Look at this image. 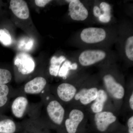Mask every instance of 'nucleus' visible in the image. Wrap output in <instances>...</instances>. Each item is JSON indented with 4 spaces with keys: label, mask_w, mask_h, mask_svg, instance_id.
<instances>
[{
    "label": "nucleus",
    "mask_w": 133,
    "mask_h": 133,
    "mask_svg": "<svg viewBox=\"0 0 133 133\" xmlns=\"http://www.w3.org/2000/svg\"><path fill=\"white\" fill-rule=\"evenodd\" d=\"M47 85L46 79L41 76L37 77L27 82L21 93L31 95L41 94L47 88Z\"/></svg>",
    "instance_id": "12"
},
{
    "label": "nucleus",
    "mask_w": 133,
    "mask_h": 133,
    "mask_svg": "<svg viewBox=\"0 0 133 133\" xmlns=\"http://www.w3.org/2000/svg\"><path fill=\"white\" fill-rule=\"evenodd\" d=\"M51 1L50 0H36V5L40 7H44L48 3Z\"/></svg>",
    "instance_id": "27"
},
{
    "label": "nucleus",
    "mask_w": 133,
    "mask_h": 133,
    "mask_svg": "<svg viewBox=\"0 0 133 133\" xmlns=\"http://www.w3.org/2000/svg\"><path fill=\"white\" fill-rule=\"evenodd\" d=\"M70 70H72L71 63L70 61L67 60L65 61L60 67L58 75L59 77H63L64 79H66Z\"/></svg>",
    "instance_id": "21"
},
{
    "label": "nucleus",
    "mask_w": 133,
    "mask_h": 133,
    "mask_svg": "<svg viewBox=\"0 0 133 133\" xmlns=\"http://www.w3.org/2000/svg\"><path fill=\"white\" fill-rule=\"evenodd\" d=\"M33 44V42L31 41V42H29L27 44V45H26V49H30L31 48V47H32Z\"/></svg>",
    "instance_id": "30"
},
{
    "label": "nucleus",
    "mask_w": 133,
    "mask_h": 133,
    "mask_svg": "<svg viewBox=\"0 0 133 133\" xmlns=\"http://www.w3.org/2000/svg\"><path fill=\"white\" fill-rule=\"evenodd\" d=\"M100 9L102 14L105 15H111V6L109 4L105 2H102L100 4Z\"/></svg>",
    "instance_id": "22"
},
{
    "label": "nucleus",
    "mask_w": 133,
    "mask_h": 133,
    "mask_svg": "<svg viewBox=\"0 0 133 133\" xmlns=\"http://www.w3.org/2000/svg\"><path fill=\"white\" fill-rule=\"evenodd\" d=\"M116 111L115 109H108L91 114L92 115L90 117L95 133H119L121 128Z\"/></svg>",
    "instance_id": "2"
},
{
    "label": "nucleus",
    "mask_w": 133,
    "mask_h": 133,
    "mask_svg": "<svg viewBox=\"0 0 133 133\" xmlns=\"http://www.w3.org/2000/svg\"><path fill=\"white\" fill-rule=\"evenodd\" d=\"M66 60V58L64 56H61L59 57L54 56L51 58L50 60L51 64H56L61 65L62 63Z\"/></svg>",
    "instance_id": "24"
},
{
    "label": "nucleus",
    "mask_w": 133,
    "mask_h": 133,
    "mask_svg": "<svg viewBox=\"0 0 133 133\" xmlns=\"http://www.w3.org/2000/svg\"><path fill=\"white\" fill-rule=\"evenodd\" d=\"M23 130L21 123L18 124L12 118L0 114V133H20Z\"/></svg>",
    "instance_id": "15"
},
{
    "label": "nucleus",
    "mask_w": 133,
    "mask_h": 133,
    "mask_svg": "<svg viewBox=\"0 0 133 133\" xmlns=\"http://www.w3.org/2000/svg\"><path fill=\"white\" fill-rule=\"evenodd\" d=\"M20 133H28L27 132H26V131H25V130H24V129H23V131H22Z\"/></svg>",
    "instance_id": "31"
},
{
    "label": "nucleus",
    "mask_w": 133,
    "mask_h": 133,
    "mask_svg": "<svg viewBox=\"0 0 133 133\" xmlns=\"http://www.w3.org/2000/svg\"><path fill=\"white\" fill-rule=\"evenodd\" d=\"M99 20L100 21L103 23H108L111 19V15H107L102 14L99 17Z\"/></svg>",
    "instance_id": "26"
},
{
    "label": "nucleus",
    "mask_w": 133,
    "mask_h": 133,
    "mask_svg": "<svg viewBox=\"0 0 133 133\" xmlns=\"http://www.w3.org/2000/svg\"><path fill=\"white\" fill-rule=\"evenodd\" d=\"M0 42L5 46H8L12 43L11 36L6 29H0Z\"/></svg>",
    "instance_id": "19"
},
{
    "label": "nucleus",
    "mask_w": 133,
    "mask_h": 133,
    "mask_svg": "<svg viewBox=\"0 0 133 133\" xmlns=\"http://www.w3.org/2000/svg\"><path fill=\"white\" fill-rule=\"evenodd\" d=\"M61 65L56 64H51L49 69L50 74L51 76L56 77L58 75Z\"/></svg>",
    "instance_id": "23"
},
{
    "label": "nucleus",
    "mask_w": 133,
    "mask_h": 133,
    "mask_svg": "<svg viewBox=\"0 0 133 133\" xmlns=\"http://www.w3.org/2000/svg\"><path fill=\"white\" fill-rule=\"evenodd\" d=\"M127 127L128 132V133H133V116L131 115L127 122Z\"/></svg>",
    "instance_id": "25"
},
{
    "label": "nucleus",
    "mask_w": 133,
    "mask_h": 133,
    "mask_svg": "<svg viewBox=\"0 0 133 133\" xmlns=\"http://www.w3.org/2000/svg\"><path fill=\"white\" fill-rule=\"evenodd\" d=\"M13 90L8 84L0 85V114H3L9 106L10 100L13 94Z\"/></svg>",
    "instance_id": "17"
},
{
    "label": "nucleus",
    "mask_w": 133,
    "mask_h": 133,
    "mask_svg": "<svg viewBox=\"0 0 133 133\" xmlns=\"http://www.w3.org/2000/svg\"><path fill=\"white\" fill-rule=\"evenodd\" d=\"M126 56L129 60L133 61V36L129 37L126 40L125 45Z\"/></svg>",
    "instance_id": "20"
},
{
    "label": "nucleus",
    "mask_w": 133,
    "mask_h": 133,
    "mask_svg": "<svg viewBox=\"0 0 133 133\" xmlns=\"http://www.w3.org/2000/svg\"><path fill=\"white\" fill-rule=\"evenodd\" d=\"M78 88L73 84L63 83L53 91L54 96L63 105L70 104L74 99Z\"/></svg>",
    "instance_id": "7"
},
{
    "label": "nucleus",
    "mask_w": 133,
    "mask_h": 133,
    "mask_svg": "<svg viewBox=\"0 0 133 133\" xmlns=\"http://www.w3.org/2000/svg\"><path fill=\"white\" fill-rule=\"evenodd\" d=\"M41 95V107H35L38 116L48 129L62 133L66 109L48 87Z\"/></svg>",
    "instance_id": "1"
},
{
    "label": "nucleus",
    "mask_w": 133,
    "mask_h": 133,
    "mask_svg": "<svg viewBox=\"0 0 133 133\" xmlns=\"http://www.w3.org/2000/svg\"><path fill=\"white\" fill-rule=\"evenodd\" d=\"M12 78V73L9 70L0 68V85L8 84Z\"/></svg>",
    "instance_id": "18"
},
{
    "label": "nucleus",
    "mask_w": 133,
    "mask_h": 133,
    "mask_svg": "<svg viewBox=\"0 0 133 133\" xmlns=\"http://www.w3.org/2000/svg\"><path fill=\"white\" fill-rule=\"evenodd\" d=\"M99 87L95 85H83L78 88L71 106L84 108L96 99Z\"/></svg>",
    "instance_id": "5"
},
{
    "label": "nucleus",
    "mask_w": 133,
    "mask_h": 133,
    "mask_svg": "<svg viewBox=\"0 0 133 133\" xmlns=\"http://www.w3.org/2000/svg\"><path fill=\"white\" fill-rule=\"evenodd\" d=\"M129 106L131 110L133 111V92L132 90L131 94L129 96L128 99Z\"/></svg>",
    "instance_id": "29"
},
{
    "label": "nucleus",
    "mask_w": 133,
    "mask_h": 133,
    "mask_svg": "<svg viewBox=\"0 0 133 133\" xmlns=\"http://www.w3.org/2000/svg\"><path fill=\"white\" fill-rule=\"evenodd\" d=\"M14 64L18 71L23 75H28L32 73L35 67L32 57L29 54L24 52H21L17 55Z\"/></svg>",
    "instance_id": "9"
},
{
    "label": "nucleus",
    "mask_w": 133,
    "mask_h": 133,
    "mask_svg": "<svg viewBox=\"0 0 133 133\" xmlns=\"http://www.w3.org/2000/svg\"><path fill=\"white\" fill-rule=\"evenodd\" d=\"M88 118L84 108L71 106L66 110L61 133H84Z\"/></svg>",
    "instance_id": "3"
},
{
    "label": "nucleus",
    "mask_w": 133,
    "mask_h": 133,
    "mask_svg": "<svg viewBox=\"0 0 133 133\" xmlns=\"http://www.w3.org/2000/svg\"><path fill=\"white\" fill-rule=\"evenodd\" d=\"M29 117L21 123L23 128L28 133H50L38 116L35 107L29 108Z\"/></svg>",
    "instance_id": "6"
},
{
    "label": "nucleus",
    "mask_w": 133,
    "mask_h": 133,
    "mask_svg": "<svg viewBox=\"0 0 133 133\" xmlns=\"http://www.w3.org/2000/svg\"><path fill=\"white\" fill-rule=\"evenodd\" d=\"M103 88L109 95L111 101L116 111L122 106L125 96L126 88L123 84L119 82L112 74L108 73L102 77Z\"/></svg>",
    "instance_id": "4"
},
{
    "label": "nucleus",
    "mask_w": 133,
    "mask_h": 133,
    "mask_svg": "<svg viewBox=\"0 0 133 133\" xmlns=\"http://www.w3.org/2000/svg\"><path fill=\"white\" fill-rule=\"evenodd\" d=\"M106 36L104 29L98 28H88L83 29L80 35L81 40L88 44L100 42L104 41Z\"/></svg>",
    "instance_id": "11"
},
{
    "label": "nucleus",
    "mask_w": 133,
    "mask_h": 133,
    "mask_svg": "<svg viewBox=\"0 0 133 133\" xmlns=\"http://www.w3.org/2000/svg\"><path fill=\"white\" fill-rule=\"evenodd\" d=\"M128 133V132H126V133Z\"/></svg>",
    "instance_id": "32"
},
{
    "label": "nucleus",
    "mask_w": 133,
    "mask_h": 133,
    "mask_svg": "<svg viewBox=\"0 0 133 133\" xmlns=\"http://www.w3.org/2000/svg\"><path fill=\"white\" fill-rule=\"evenodd\" d=\"M10 107L11 112L15 118H23L28 112L29 108L28 99L26 94L21 93L17 95L10 103Z\"/></svg>",
    "instance_id": "8"
},
{
    "label": "nucleus",
    "mask_w": 133,
    "mask_h": 133,
    "mask_svg": "<svg viewBox=\"0 0 133 133\" xmlns=\"http://www.w3.org/2000/svg\"><path fill=\"white\" fill-rule=\"evenodd\" d=\"M93 14L95 16L97 17L98 18L102 14V13L101 10L99 8L98 6H94L93 8Z\"/></svg>",
    "instance_id": "28"
},
{
    "label": "nucleus",
    "mask_w": 133,
    "mask_h": 133,
    "mask_svg": "<svg viewBox=\"0 0 133 133\" xmlns=\"http://www.w3.org/2000/svg\"><path fill=\"white\" fill-rule=\"evenodd\" d=\"M111 102L107 92L103 88H99L96 99L88 107V110L91 114L102 111L106 108L108 102Z\"/></svg>",
    "instance_id": "13"
},
{
    "label": "nucleus",
    "mask_w": 133,
    "mask_h": 133,
    "mask_svg": "<svg viewBox=\"0 0 133 133\" xmlns=\"http://www.w3.org/2000/svg\"><path fill=\"white\" fill-rule=\"evenodd\" d=\"M10 7L14 14L22 19H27L30 12L27 3L23 0H11Z\"/></svg>",
    "instance_id": "16"
},
{
    "label": "nucleus",
    "mask_w": 133,
    "mask_h": 133,
    "mask_svg": "<svg viewBox=\"0 0 133 133\" xmlns=\"http://www.w3.org/2000/svg\"><path fill=\"white\" fill-rule=\"evenodd\" d=\"M70 2L69 12L72 20L76 21H83L88 16V12L84 5L79 0L66 1Z\"/></svg>",
    "instance_id": "14"
},
{
    "label": "nucleus",
    "mask_w": 133,
    "mask_h": 133,
    "mask_svg": "<svg viewBox=\"0 0 133 133\" xmlns=\"http://www.w3.org/2000/svg\"><path fill=\"white\" fill-rule=\"evenodd\" d=\"M106 53L100 50H87L81 52L79 62L82 66H90L104 59Z\"/></svg>",
    "instance_id": "10"
}]
</instances>
